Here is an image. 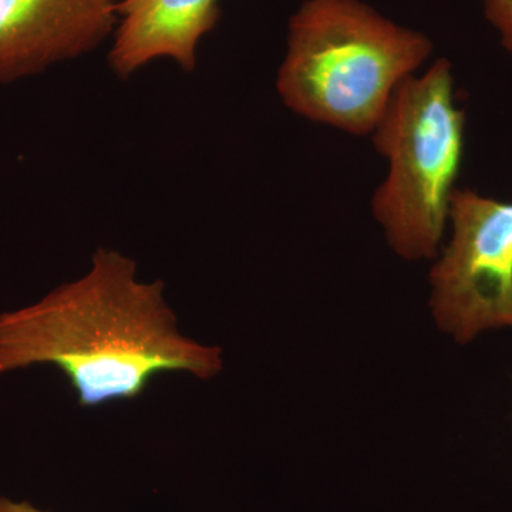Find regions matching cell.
<instances>
[{
  "instance_id": "1",
  "label": "cell",
  "mask_w": 512,
  "mask_h": 512,
  "mask_svg": "<svg viewBox=\"0 0 512 512\" xmlns=\"http://www.w3.org/2000/svg\"><path fill=\"white\" fill-rule=\"evenodd\" d=\"M35 366L59 369L94 409L137 399L163 373L214 379L224 362L220 348L184 335L160 279L144 281L134 259L99 248L80 278L0 312V377Z\"/></svg>"
},
{
  "instance_id": "2",
  "label": "cell",
  "mask_w": 512,
  "mask_h": 512,
  "mask_svg": "<svg viewBox=\"0 0 512 512\" xmlns=\"http://www.w3.org/2000/svg\"><path fill=\"white\" fill-rule=\"evenodd\" d=\"M431 52L429 37L360 0H305L289 22L276 87L295 113L362 136Z\"/></svg>"
},
{
  "instance_id": "3",
  "label": "cell",
  "mask_w": 512,
  "mask_h": 512,
  "mask_svg": "<svg viewBox=\"0 0 512 512\" xmlns=\"http://www.w3.org/2000/svg\"><path fill=\"white\" fill-rule=\"evenodd\" d=\"M464 128L451 64L439 59L399 84L373 131L376 150L389 161L373 214L403 258L437 255L463 160Z\"/></svg>"
},
{
  "instance_id": "4",
  "label": "cell",
  "mask_w": 512,
  "mask_h": 512,
  "mask_svg": "<svg viewBox=\"0 0 512 512\" xmlns=\"http://www.w3.org/2000/svg\"><path fill=\"white\" fill-rule=\"evenodd\" d=\"M450 244L431 269L434 318L458 343L512 328V202L456 190Z\"/></svg>"
},
{
  "instance_id": "5",
  "label": "cell",
  "mask_w": 512,
  "mask_h": 512,
  "mask_svg": "<svg viewBox=\"0 0 512 512\" xmlns=\"http://www.w3.org/2000/svg\"><path fill=\"white\" fill-rule=\"evenodd\" d=\"M117 23L113 0H0V84L93 52Z\"/></svg>"
},
{
  "instance_id": "6",
  "label": "cell",
  "mask_w": 512,
  "mask_h": 512,
  "mask_svg": "<svg viewBox=\"0 0 512 512\" xmlns=\"http://www.w3.org/2000/svg\"><path fill=\"white\" fill-rule=\"evenodd\" d=\"M220 0H123L109 53L110 67L127 79L156 59L185 72L197 66V47L220 19Z\"/></svg>"
},
{
  "instance_id": "7",
  "label": "cell",
  "mask_w": 512,
  "mask_h": 512,
  "mask_svg": "<svg viewBox=\"0 0 512 512\" xmlns=\"http://www.w3.org/2000/svg\"><path fill=\"white\" fill-rule=\"evenodd\" d=\"M485 15L500 33L501 43L512 52V0H484Z\"/></svg>"
},
{
  "instance_id": "8",
  "label": "cell",
  "mask_w": 512,
  "mask_h": 512,
  "mask_svg": "<svg viewBox=\"0 0 512 512\" xmlns=\"http://www.w3.org/2000/svg\"><path fill=\"white\" fill-rule=\"evenodd\" d=\"M0 512H49L36 507L29 501L12 500L8 497H0Z\"/></svg>"
},
{
  "instance_id": "9",
  "label": "cell",
  "mask_w": 512,
  "mask_h": 512,
  "mask_svg": "<svg viewBox=\"0 0 512 512\" xmlns=\"http://www.w3.org/2000/svg\"><path fill=\"white\" fill-rule=\"evenodd\" d=\"M113 2H114V0H113Z\"/></svg>"
}]
</instances>
